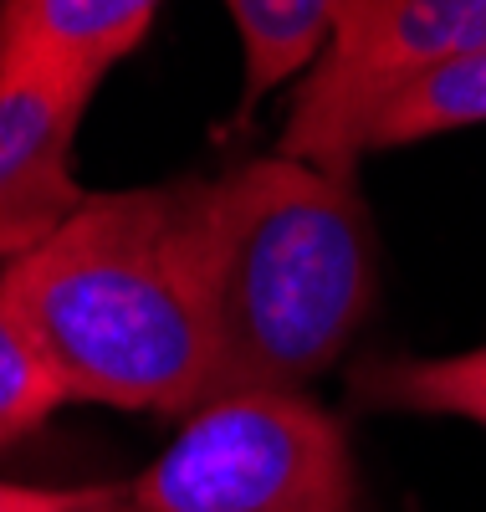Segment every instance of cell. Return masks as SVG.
Listing matches in <instances>:
<instances>
[{"label":"cell","mask_w":486,"mask_h":512,"mask_svg":"<svg viewBox=\"0 0 486 512\" xmlns=\"http://www.w3.org/2000/svg\"><path fill=\"white\" fill-rule=\"evenodd\" d=\"M174 216L215 344V395H297L374 308V221L359 175L292 154L174 185Z\"/></svg>","instance_id":"6da1fadb"},{"label":"cell","mask_w":486,"mask_h":512,"mask_svg":"<svg viewBox=\"0 0 486 512\" xmlns=\"http://www.w3.org/2000/svg\"><path fill=\"white\" fill-rule=\"evenodd\" d=\"M0 297L82 405L195 415L215 395V344L174 185L93 195L0 267Z\"/></svg>","instance_id":"7a4b0ae2"},{"label":"cell","mask_w":486,"mask_h":512,"mask_svg":"<svg viewBox=\"0 0 486 512\" xmlns=\"http://www.w3.org/2000/svg\"><path fill=\"white\" fill-rule=\"evenodd\" d=\"M128 487L144 512H359L343 420L302 390L200 405Z\"/></svg>","instance_id":"3957f363"},{"label":"cell","mask_w":486,"mask_h":512,"mask_svg":"<svg viewBox=\"0 0 486 512\" xmlns=\"http://www.w3.org/2000/svg\"><path fill=\"white\" fill-rule=\"evenodd\" d=\"M466 47H486V0H343L323 57L292 98L277 154L359 175L348 144L364 108L415 67Z\"/></svg>","instance_id":"277c9868"},{"label":"cell","mask_w":486,"mask_h":512,"mask_svg":"<svg viewBox=\"0 0 486 512\" xmlns=\"http://www.w3.org/2000/svg\"><path fill=\"white\" fill-rule=\"evenodd\" d=\"M98 82L72 67L0 72V262L47 241L93 200L72 175V144Z\"/></svg>","instance_id":"5b68a950"},{"label":"cell","mask_w":486,"mask_h":512,"mask_svg":"<svg viewBox=\"0 0 486 512\" xmlns=\"http://www.w3.org/2000/svg\"><path fill=\"white\" fill-rule=\"evenodd\" d=\"M164 0H0V72L72 67L103 77L144 41Z\"/></svg>","instance_id":"8992f818"},{"label":"cell","mask_w":486,"mask_h":512,"mask_svg":"<svg viewBox=\"0 0 486 512\" xmlns=\"http://www.w3.org/2000/svg\"><path fill=\"white\" fill-rule=\"evenodd\" d=\"M471 123H486V47H466L440 62H425L394 88H384L353 128L348 159L359 169V159L369 154L456 134V128Z\"/></svg>","instance_id":"52a82bcc"},{"label":"cell","mask_w":486,"mask_h":512,"mask_svg":"<svg viewBox=\"0 0 486 512\" xmlns=\"http://www.w3.org/2000/svg\"><path fill=\"white\" fill-rule=\"evenodd\" d=\"M348 405L451 415L486 431V344L461 354H369L348 369Z\"/></svg>","instance_id":"ba28073f"},{"label":"cell","mask_w":486,"mask_h":512,"mask_svg":"<svg viewBox=\"0 0 486 512\" xmlns=\"http://www.w3.org/2000/svg\"><path fill=\"white\" fill-rule=\"evenodd\" d=\"M343 0H226V11L241 36L246 67V103L267 98L302 67L313 72L323 57Z\"/></svg>","instance_id":"9c48e42d"},{"label":"cell","mask_w":486,"mask_h":512,"mask_svg":"<svg viewBox=\"0 0 486 512\" xmlns=\"http://www.w3.org/2000/svg\"><path fill=\"white\" fill-rule=\"evenodd\" d=\"M62 405H72L67 384L57 379L21 313L0 297V451L41 431Z\"/></svg>","instance_id":"30bf717a"},{"label":"cell","mask_w":486,"mask_h":512,"mask_svg":"<svg viewBox=\"0 0 486 512\" xmlns=\"http://www.w3.org/2000/svg\"><path fill=\"white\" fill-rule=\"evenodd\" d=\"M57 512H144V507H139L134 487L103 482V487H72V497H67Z\"/></svg>","instance_id":"8fae6325"},{"label":"cell","mask_w":486,"mask_h":512,"mask_svg":"<svg viewBox=\"0 0 486 512\" xmlns=\"http://www.w3.org/2000/svg\"><path fill=\"white\" fill-rule=\"evenodd\" d=\"M72 497V487H26L0 477V512H57Z\"/></svg>","instance_id":"7c38bea8"},{"label":"cell","mask_w":486,"mask_h":512,"mask_svg":"<svg viewBox=\"0 0 486 512\" xmlns=\"http://www.w3.org/2000/svg\"><path fill=\"white\" fill-rule=\"evenodd\" d=\"M0 267H6V262H0Z\"/></svg>","instance_id":"4fadbf2b"}]
</instances>
